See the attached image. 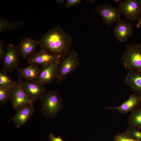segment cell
I'll return each mask as SVG.
<instances>
[{
	"mask_svg": "<svg viewBox=\"0 0 141 141\" xmlns=\"http://www.w3.org/2000/svg\"><path fill=\"white\" fill-rule=\"evenodd\" d=\"M72 40V36L58 25L47 31L37 42L41 49L65 57L71 50Z\"/></svg>",
	"mask_w": 141,
	"mask_h": 141,
	"instance_id": "6da1fadb",
	"label": "cell"
},
{
	"mask_svg": "<svg viewBox=\"0 0 141 141\" xmlns=\"http://www.w3.org/2000/svg\"><path fill=\"white\" fill-rule=\"evenodd\" d=\"M122 66L128 71H141V43L127 45L121 58Z\"/></svg>",
	"mask_w": 141,
	"mask_h": 141,
	"instance_id": "7a4b0ae2",
	"label": "cell"
},
{
	"mask_svg": "<svg viewBox=\"0 0 141 141\" xmlns=\"http://www.w3.org/2000/svg\"><path fill=\"white\" fill-rule=\"evenodd\" d=\"M80 64L79 55L75 50H71L68 55L61 57L59 61L56 78V83L59 84L69 74L75 72Z\"/></svg>",
	"mask_w": 141,
	"mask_h": 141,
	"instance_id": "3957f363",
	"label": "cell"
},
{
	"mask_svg": "<svg viewBox=\"0 0 141 141\" xmlns=\"http://www.w3.org/2000/svg\"><path fill=\"white\" fill-rule=\"evenodd\" d=\"M40 100V110L44 115L52 117L58 113L61 107V99L56 91L49 90L46 92Z\"/></svg>",
	"mask_w": 141,
	"mask_h": 141,
	"instance_id": "277c9868",
	"label": "cell"
},
{
	"mask_svg": "<svg viewBox=\"0 0 141 141\" xmlns=\"http://www.w3.org/2000/svg\"><path fill=\"white\" fill-rule=\"evenodd\" d=\"M95 10L108 26H111L122 19V14L119 8L110 5L99 4L96 6Z\"/></svg>",
	"mask_w": 141,
	"mask_h": 141,
	"instance_id": "5b68a950",
	"label": "cell"
},
{
	"mask_svg": "<svg viewBox=\"0 0 141 141\" xmlns=\"http://www.w3.org/2000/svg\"><path fill=\"white\" fill-rule=\"evenodd\" d=\"M118 8L127 19L138 21L141 17V0H124L120 3Z\"/></svg>",
	"mask_w": 141,
	"mask_h": 141,
	"instance_id": "8992f818",
	"label": "cell"
},
{
	"mask_svg": "<svg viewBox=\"0 0 141 141\" xmlns=\"http://www.w3.org/2000/svg\"><path fill=\"white\" fill-rule=\"evenodd\" d=\"M20 56L17 46L12 44H9L7 46L2 69L7 73H11L18 69L20 63Z\"/></svg>",
	"mask_w": 141,
	"mask_h": 141,
	"instance_id": "52a82bcc",
	"label": "cell"
},
{
	"mask_svg": "<svg viewBox=\"0 0 141 141\" xmlns=\"http://www.w3.org/2000/svg\"><path fill=\"white\" fill-rule=\"evenodd\" d=\"M21 86L28 97L34 102L40 100L46 92L44 85L35 81H22Z\"/></svg>",
	"mask_w": 141,
	"mask_h": 141,
	"instance_id": "ba28073f",
	"label": "cell"
},
{
	"mask_svg": "<svg viewBox=\"0 0 141 141\" xmlns=\"http://www.w3.org/2000/svg\"><path fill=\"white\" fill-rule=\"evenodd\" d=\"M60 59L48 65L42 66L36 81L45 85L55 80Z\"/></svg>",
	"mask_w": 141,
	"mask_h": 141,
	"instance_id": "9c48e42d",
	"label": "cell"
},
{
	"mask_svg": "<svg viewBox=\"0 0 141 141\" xmlns=\"http://www.w3.org/2000/svg\"><path fill=\"white\" fill-rule=\"evenodd\" d=\"M61 57L41 49L35 52L28 59L30 64L45 66L60 60Z\"/></svg>",
	"mask_w": 141,
	"mask_h": 141,
	"instance_id": "30bf717a",
	"label": "cell"
},
{
	"mask_svg": "<svg viewBox=\"0 0 141 141\" xmlns=\"http://www.w3.org/2000/svg\"><path fill=\"white\" fill-rule=\"evenodd\" d=\"M34 110L33 103L23 105L16 110L15 115L8 121H13L16 127L19 128L27 122Z\"/></svg>",
	"mask_w": 141,
	"mask_h": 141,
	"instance_id": "8fae6325",
	"label": "cell"
},
{
	"mask_svg": "<svg viewBox=\"0 0 141 141\" xmlns=\"http://www.w3.org/2000/svg\"><path fill=\"white\" fill-rule=\"evenodd\" d=\"M133 24L127 21L121 20L117 22L113 30L116 39L120 42H124L132 36Z\"/></svg>",
	"mask_w": 141,
	"mask_h": 141,
	"instance_id": "7c38bea8",
	"label": "cell"
},
{
	"mask_svg": "<svg viewBox=\"0 0 141 141\" xmlns=\"http://www.w3.org/2000/svg\"><path fill=\"white\" fill-rule=\"evenodd\" d=\"M21 85L11 89L12 107L15 110L23 105L33 103L23 90Z\"/></svg>",
	"mask_w": 141,
	"mask_h": 141,
	"instance_id": "4fadbf2b",
	"label": "cell"
},
{
	"mask_svg": "<svg viewBox=\"0 0 141 141\" xmlns=\"http://www.w3.org/2000/svg\"><path fill=\"white\" fill-rule=\"evenodd\" d=\"M124 82L133 93L141 98V71H128L125 77Z\"/></svg>",
	"mask_w": 141,
	"mask_h": 141,
	"instance_id": "5bb4252c",
	"label": "cell"
},
{
	"mask_svg": "<svg viewBox=\"0 0 141 141\" xmlns=\"http://www.w3.org/2000/svg\"><path fill=\"white\" fill-rule=\"evenodd\" d=\"M141 104V98L134 93L130 95L128 98L120 105L116 107H108L106 109H115L122 114L131 112Z\"/></svg>",
	"mask_w": 141,
	"mask_h": 141,
	"instance_id": "9a60e30c",
	"label": "cell"
},
{
	"mask_svg": "<svg viewBox=\"0 0 141 141\" xmlns=\"http://www.w3.org/2000/svg\"><path fill=\"white\" fill-rule=\"evenodd\" d=\"M38 46L37 41L31 38L23 39L17 46L19 55L22 58L29 57L35 52Z\"/></svg>",
	"mask_w": 141,
	"mask_h": 141,
	"instance_id": "2e32d148",
	"label": "cell"
},
{
	"mask_svg": "<svg viewBox=\"0 0 141 141\" xmlns=\"http://www.w3.org/2000/svg\"><path fill=\"white\" fill-rule=\"evenodd\" d=\"M39 66L35 64H30L28 66L19 68L17 77L19 80L36 81L38 77L40 68Z\"/></svg>",
	"mask_w": 141,
	"mask_h": 141,
	"instance_id": "e0dca14e",
	"label": "cell"
},
{
	"mask_svg": "<svg viewBox=\"0 0 141 141\" xmlns=\"http://www.w3.org/2000/svg\"><path fill=\"white\" fill-rule=\"evenodd\" d=\"M131 112L127 119L129 127L141 131V104Z\"/></svg>",
	"mask_w": 141,
	"mask_h": 141,
	"instance_id": "ac0fdd59",
	"label": "cell"
},
{
	"mask_svg": "<svg viewBox=\"0 0 141 141\" xmlns=\"http://www.w3.org/2000/svg\"><path fill=\"white\" fill-rule=\"evenodd\" d=\"M24 22L10 21L2 17L0 18V33L22 28L25 25Z\"/></svg>",
	"mask_w": 141,
	"mask_h": 141,
	"instance_id": "d6986e66",
	"label": "cell"
},
{
	"mask_svg": "<svg viewBox=\"0 0 141 141\" xmlns=\"http://www.w3.org/2000/svg\"><path fill=\"white\" fill-rule=\"evenodd\" d=\"M22 81L19 80L15 81L12 80L7 74V73L2 69L0 72V86L10 89L21 85Z\"/></svg>",
	"mask_w": 141,
	"mask_h": 141,
	"instance_id": "ffe728a7",
	"label": "cell"
},
{
	"mask_svg": "<svg viewBox=\"0 0 141 141\" xmlns=\"http://www.w3.org/2000/svg\"><path fill=\"white\" fill-rule=\"evenodd\" d=\"M11 97V89L0 86V105L5 104Z\"/></svg>",
	"mask_w": 141,
	"mask_h": 141,
	"instance_id": "44dd1931",
	"label": "cell"
},
{
	"mask_svg": "<svg viewBox=\"0 0 141 141\" xmlns=\"http://www.w3.org/2000/svg\"><path fill=\"white\" fill-rule=\"evenodd\" d=\"M112 141H138L127 133L125 132L115 135Z\"/></svg>",
	"mask_w": 141,
	"mask_h": 141,
	"instance_id": "7402d4cb",
	"label": "cell"
},
{
	"mask_svg": "<svg viewBox=\"0 0 141 141\" xmlns=\"http://www.w3.org/2000/svg\"><path fill=\"white\" fill-rule=\"evenodd\" d=\"M130 136L138 141H141V131L128 127L125 131Z\"/></svg>",
	"mask_w": 141,
	"mask_h": 141,
	"instance_id": "603a6c76",
	"label": "cell"
},
{
	"mask_svg": "<svg viewBox=\"0 0 141 141\" xmlns=\"http://www.w3.org/2000/svg\"><path fill=\"white\" fill-rule=\"evenodd\" d=\"M7 46H6L4 41L2 40H0V63H3L6 53Z\"/></svg>",
	"mask_w": 141,
	"mask_h": 141,
	"instance_id": "cb8c5ba5",
	"label": "cell"
},
{
	"mask_svg": "<svg viewBox=\"0 0 141 141\" xmlns=\"http://www.w3.org/2000/svg\"><path fill=\"white\" fill-rule=\"evenodd\" d=\"M81 0H67L64 4L65 8H69L77 5L80 3Z\"/></svg>",
	"mask_w": 141,
	"mask_h": 141,
	"instance_id": "d4e9b609",
	"label": "cell"
},
{
	"mask_svg": "<svg viewBox=\"0 0 141 141\" xmlns=\"http://www.w3.org/2000/svg\"><path fill=\"white\" fill-rule=\"evenodd\" d=\"M48 139L50 141H63L61 137L58 136L56 137L53 133L50 134L49 138Z\"/></svg>",
	"mask_w": 141,
	"mask_h": 141,
	"instance_id": "484cf974",
	"label": "cell"
},
{
	"mask_svg": "<svg viewBox=\"0 0 141 141\" xmlns=\"http://www.w3.org/2000/svg\"><path fill=\"white\" fill-rule=\"evenodd\" d=\"M65 0H56L55 1L58 5H61L63 4L64 2L65 1Z\"/></svg>",
	"mask_w": 141,
	"mask_h": 141,
	"instance_id": "4316f807",
	"label": "cell"
},
{
	"mask_svg": "<svg viewBox=\"0 0 141 141\" xmlns=\"http://www.w3.org/2000/svg\"><path fill=\"white\" fill-rule=\"evenodd\" d=\"M136 27L138 28L141 27V17L139 20L138 21L136 25Z\"/></svg>",
	"mask_w": 141,
	"mask_h": 141,
	"instance_id": "83f0119b",
	"label": "cell"
},
{
	"mask_svg": "<svg viewBox=\"0 0 141 141\" xmlns=\"http://www.w3.org/2000/svg\"><path fill=\"white\" fill-rule=\"evenodd\" d=\"M114 1L115 2L118 3H120L122 1L121 0H114Z\"/></svg>",
	"mask_w": 141,
	"mask_h": 141,
	"instance_id": "f1b7e54d",
	"label": "cell"
},
{
	"mask_svg": "<svg viewBox=\"0 0 141 141\" xmlns=\"http://www.w3.org/2000/svg\"><path fill=\"white\" fill-rule=\"evenodd\" d=\"M87 1H89V2H90L91 3H94V2L95 1V0H87Z\"/></svg>",
	"mask_w": 141,
	"mask_h": 141,
	"instance_id": "f546056e",
	"label": "cell"
}]
</instances>
